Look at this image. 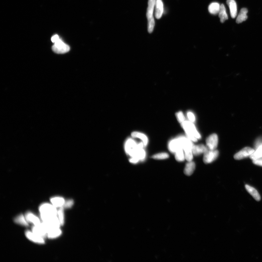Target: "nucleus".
Wrapping results in <instances>:
<instances>
[{"mask_svg":"<svg viewBox=\"0 0 262 262\" xmlns=\"http://www.w3.org/2000/svg\"><path fill=\"white\" fill-rule=\"evenodd\" d=\"M39 211L42 221L57 216L58 210L52 204L45 203L42 204L39 207Z\"/></svg>","mask_w":262,"mask_h":262,"instance_id":"f257e3e1","label":"nucleus"},{"mask_svg":"<svg viewBox=\"0 0 262 262\" xmlns=\"http://www.w3.org/2000/svg\"><path fill=\"white\" fill-rule=\"evenodd\" d=\"M181 125L189 139L196 142L198 141V139H201L200 134L197 131L193 123L190 121H185L181 123Z\"/></svg>","mask_w":262,"mask_h":262,"instance_id":"f03ea898","label":"nucleus"},{"mask_svg":"<svg viewBox=\"0 0 262 262\" xmlns=\"http://www.w3.org/2000/svg\"><path fill=\"white\" fill-rule=\"evenodd\" d=\"M140 148H143L139 144H137L135 140L129 138L126 141L125 149L126 153L131 156V158H135L138 159L137 154Z\"/></svg>","mask_w":262,"mask_h":262,"instance_id":"7ed1b4c3","label":"nucleus"},{"mask_svg":"<svg viewBox=\"0 0 262 262\" xmlns=\"http://www.w3.org/2000/svg\"><path fill=\"white\" fill-rule=\"evenodd\" d=\"M52 50L56 54H64L69 51L70 48L60 38L52 46Z\"/></svg>","mask_w":262,"mask_h":262,"instance_id":"20e7f679","label":"nucleus"},{"mask_svg":"<svg viewBox=\"0 0 262 262\" xmlns=\"http://www.w3.org/2000/svg\"><path fill=\"white\" fill-rule=\"evenodd\" d=\"M255 151L254 149L250 147H245L235 154L234 158L236 160L243 159V158L250 157Z\"/></svg>","mask_w":262,"mask_h":262,"instance_id":"39448f33","label":"nucleus"},{"mask_svg":"<svg viewBox=\"0 0 262 262\" xmlns=\"http://www.w3.org/2000/svg\"><path fill=\"white\" fill-rule=\"evenodd\" d=\"M218 154L219 152L217 150H208L204 153L203 161L205 164L211 163L217 159Z\"/></svg>","mask_w":262,"mask_h":262,"instance_id":"423d86ee","label":"nucleus"},{"mask_svg":"<svg viewBox=\"0 0 262 262\" xmlns=\"http://www.w3.org/2000/svg\"><path fill=\"white\" fill-rule=\"evenodd\" d=\"M218 136L216 134H212L206 140L207 148L210 150H216L218 146Z\"/></svg>","mask_w":262,"mask_h":262,"instance_id":"0eeeda50","label":"nucleus"},{"mask_svg":"<svg viewBox=\"0 0 262 262\" xmlns=\"http://www.w3.org/2000/svg\"><path fill=\"white\" fill-rule=\"evenodd\" d=\"M25 234L27 239L34 243L40 244H44L45 243V241L44 238L38 236L31 231H26Z\"/></svg>","mask_w":262,"mask_h":262,"instance_id":"6e6552de","label":"nucleus"},{"mask_svg":"<svg viewBox=\"0 0 262 262\" xmlns=\"http://www.w3.org/2000/svg\"><path fill=\"white\" fill-rule=\"evenodd\" d=\"M168 148L170 152L174 153L178 150L183 149L182 142L180 137L170 141L168 143Z\"/></svg>","mask_w":262,"mask_h":262,"instance_id":"1a4fd4ad","label":"nucleus"},{"mask_svg":"<svg viewBox=\"0 0 262 262\" xmlns=\"http://www.w3.org/2000/svg\"><path fill=\"white\" fill-rule=\"evenodd\" d=\"M31 231L36 235L44 238L47 237V231L43 225L42 222L38 225H34L32 227Z\"/></svg>","mask_w":262,"mask_h":262,"instance_id":"9d476101","label":"nucleus"},{"mask_svg":"<svg viewBox=\"0 0 262 262\" xmlns=\"http://www.w3.org/2000/svg\"><path fill=\"white\" fill-rule=\"evenodd\" d=\"M156 0H149L147 12V17L148 22L154 20L153 15L154 7L155 6Z\"/></svg>","mask_w":262,"mask_h":262,"instance_id":"9b49d317","label":"nucleus"},{"mask_svg":"<svg viewBox=\"0 0 262 262\" xmlns=\"http://www.w3.org/2000/svg\"><path fill=\"white\" fill-rule=\"evenodd\" d=\"M155 16L157 19L161 18L164 12V5L162 0H156Z\"/></svg>","mask_w":262,"mask_h":262,"instance_id":"f8f14e48","label":"nucleus"},{"mask_svg":"<svg viewBox=\"0 0 262 262\" xmlns=\"http://www.w3.org/2000/svg\"><path fill=\"white\" fill-rule=\"evenodd\" d=\"M25 217L27 222L32 223L34 225H38L41 223L38 217L31 212H28L26 213Z\"/></svg>","mask_w":262,"mask_h":262,"instance_id":"ddd939ff","label":"nucleus"},{"mask_svg":"<svg viewBox=\"0 0 262 262\" xmlns=\"http://www.w3.org/2000/svg\"><path fill=\"white\" fill-rule=\"evenodd\" d=\"M192 149L193 154L196 156L200 155L202 153L204 154L208 150V148L202 144L193 145Z\"/></svg>","mask_w":262,"mask_h":262,"instance_id":"4468645a","label":"nucleus"},{"mask_svg":"<svg viewBox=\"0 0 262 262\" xmlns=\"http://www.w3.org/2000/svg\"><path fill=\"white\" fill-rule=\"evenodd\" d=\"M50 202L51 204L56 207V208H60L63 206L65 200L64 199L61 197H54L50 199Z\"/></svg>","mask_w":262,"mask_h":262,"instance_id":"2eb2a0df","label":"nucleus"},{"mask_svg":"<svg viewBox=\"0 0 262 262\" xmlns=\"http://www.w3.org/2000/svg\"><path fill=\"white\" fill-rule=\"evenodd\" d=\"M227 5L230 9L231 18H235L237 15V4L235 0H227Z\"/></svg>","mask_w":262,"mask_h":262,"instance_id":"dca6fc26","label":"nucleus"},{"mask_svg":"<svg viewBox=\"0 0 262 262\" xmlns=\"http://www.w3.org/2000/svg\"><path fill=\"white\" fill-rule=\"evenodd\" d=\"M245 187L247 191L256 200L258 201V202L260 200L261 196H260L258 192L254 188L249 186L248 185H246Z\"/></svg>","mask_w":262,"mask_h":262,"instance_id":"f3484780","label":"nucleus"},{"mask_svg":"<svg viewBox=\"0 0 262 262\" xmlns=\"http://www.w3.org/2000/svg\"><path fill=\"white\" fill-rule=\"evenodd\" d=\"M196 165L193 162H188L186 164L184 168V173L187 176H190L194 172L195 169Z\"/></svg>","mask_w":262,"mask_h":262,"instance_id":"a211bd4d","label":"nucleus"},{"mask_svg":"<svg viewBox=\"0 0 262 262\" xmlns=\"http://www.w3.org/2000/svg\"><path fill=\"white\" fill-rule=\"evenodd\" d=\"M131 136L133 138H136L141 139L144 144V146L147 145L148 143V139L147 136L144 134L139 132L134 131L131 133Z\"/></svg>","mask_w":262,"mask_h":262,"instance_id":"6ab92c4d","label":"nucleus"},{"mask_svg":"<svg viewBox=\"0 0 262 262\" xmlns=\"http://www.w3.org/2000/svg\"><path fill=\"white\" fill-rule=\"evenodd\" d=\"M62 231L60 228L52 229L48 231L47 233V237L50 239L56 238L61 235Z\"/></svg>","mask_w":262,"mask_h":262,"instance_id":"aec40b11","label":"nucleus"},{"mask_svg":"<svg viewBox=\"0 0 262 262\" xmlns=\"http://www.w3.org/2000/svg\"><path fill=\"white\" fill-rule=\"evenodd\" d=\"M248 12L246 8L241 9L236 19L237 23H240L246 21L247 19V13Z\"/></svg>","mask_w":262,"mask_h":262,"instance_id":"412c9836","label":"nucleus"},{"mask_svg":"<svg viewBox=\"0 0 262 262\" xmlns=\"http://www.w3.org/2000/svg\"><path fill=\"white\" fill-rule=\"evenodd\" d=\"M220 9V4L218 3L214 2L211 3L208 7V10L210 13L213 15H216L219 13Z\"/></svg>","mask_w":262,"mask_h":262,"instance_id":"4be33fe9","label":"nucleus"},{"mask_svg":"<svg viewBox=\"0 0 262 262\" xmlns=\"http://www.w3.org/2000/svg\"><path fill=\"white\" fill-rule=\"evenodd\" d=\"M14 222L22 226L27 227L28 226V222L25 216L22 214H20L16 217L14 219Z\"/></svg>","mask_w":262,"mask_h":262,"instance_id":"5701e85b","label":"nucleus"},{"mask_svg":"<svg viewBox=\"0 0 262 262\" xmlns=\"http://www.w3.org/2000/svg\"><path fill=\"white\" fill-rule=\"evenodd\" d=\"M219 17L220 18L221 23H224L226 20L228 19V17L226 13V9L223 4L220 6V9L219 13Z\"/></svg>","mask_w":262,"mask_h":262,"instance_id":"b1692460","label":"nucleus"},{"mask_svg":"<svg viewBox=\"0 0 262 262\" xmlns=\"http://www.w3.org/2000/svg\"><path fill=\"white\" fill-rule=\"evenodd\" d=\"M192 148L191 147H186L184 148L185 152V156L186 160L188 162L192 161L193 159V154Z\"/></svg>","mask_w":262,"mask_h":262,"instance_id":"393cba45","label":"nucleus"},{"mask_svg":"<svg viewBox=\"0 0 262 262\" xmlns=\"http://www.w3.org/2000/svg\"><path fill=\"white\" fill-rule=\"evenodd\" d=\"M253 160L259 159L262 157V145L258 148L257 150L250 156Z\"/></svg>","mask_w":262,"mask_h":262,"instance_id":"a878e982","label":"nucleus"},{"mask_svg":"<svg viewBox=\"0 0 262 262\" xmlns=\"http://www.w3.org/2000/svg\"><path fill=\"white\" fill-rule=\"evenodd\" d=\"M183 149H180L175 152V158L177 161L182 162L184 161L185 156L184 154Z\"/></svg>","mask_w":262,"mask_h":262,"instance_id":"bb28decb","label":"nucleus"},{"mask_svg":"<svg viewBox=\"0 0 262 262\" xmlns=\"http://www.w3.org/2000/svg\"><path fill=\"white\" fill-rule=\"evenodd\" d=\"M64 207L59 208L58 210L57 216L59 220L61 226L64 225Z\"/></svg>","mask_w":262,"mask_h":262,"instance_id":"cd10ccee","label":"nucleus"},{"mask_svg":"<svg viewBox=\"0 0 262 262\" xmlns=\"http://www.w3.org/2000/svg\"><path fill=\"white\" fill-rule=\"evenodd\" d=\"M169 157L168 154L166 153H159L152 156V158L156 160H164Z\"/></svg>","mask_w":262,"mask_h":262,"instance_id":"c85d7f7f","label":"nucleus"},{"mask_svg":"<svg viewBox=\"0 0 262 262\" xmlns=\"http://www.w3.org/2000/svg\"><path fill=\"white\" fill-rule=\"evenodd\" d=\"M176 116L178 121L180 123H182L185 121V117L182 111H179L177 113Z\"/></svg>","mask_w":262,"mask_h":262,"instance_id":"c756f323","label":"nucleus"},{"mask_svg":"<svg viewBox=\"0 0 262 262\" xmlns=\"http://www.w3.org/2000/svg\"><path fill=\"white\" fill-rule=\"evenodd\" d=\"M74 204L73 200L69 199L65 201L64 204L63 206L64 208H72Z\"/></svg>","mask_w":262,"mask_h":262,"instance_id":"7c9ffc66","label":"nucleus"},{"mask_svg":"<svg viewBox=\"0 0 262 262\" xmlns=\"http://www.w3.org/2000/svg\"><path fill=\"white\" fill-rule=\"evenodd\" d=\"M187 116L189 119L190 122L192 123L194 122L195 121L196 118L193 113L190 112V111H189L187 113Z\"/></svg>","mask_w":262,"mask_h":262,"instance_id":"2f4dec72","label":"nucleus"},{"mask_svg":"<svg viewBox=\"0 0 262 262\" xmlns=\"http://www.w3.org/2000/svg\"><path fill=\"white\" fill-rule=\"evenodd\" d=\"M253 163L256 165L262 166V157L258 159L253 160Z\"/></svg>","mask_w":262,"mask_h":262,"instance_id":"473e14b6","label":"nucleus"},{"mask_svg":"<svg viewBox=\"0 0 262 262\" xmlns=\"http://www.w3.org/2000/svg\"><path fill=\"white\" fill-rule=\"evenodd\" d=\"M60 38L58 35H55L53 36L51 38L52 41L54 44Z\"/></svg>","mask_w":262,"mask_h":262,"instance_id":"72a5a7b5","label":"nucleus"}]
</instances>
